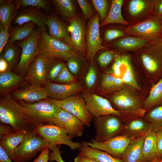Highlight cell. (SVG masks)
Listing matches in <instances>:
<instances>
[{"label":"cell","mask_w":162,"mask_h":162,"mask_svg":"<svg viewBox=\"0 0 162 162\" xmlns=\"http://www.w3.org/2000/svg\"><path fill=\"white\" fill-rule=\"evenodd\" d=\"M1 123L8 124L12 128V132L28 131L39 125L28 109L16 102L8 94L0 99Z\"/></svg>","instance_id":"1"},{"label":"cell","mask_w":162,"mask_h":162,"mask_svg":"<svg viewBox=\"0 0 162 162\" xmlns=\"http://www.w3.org/2000/svg\"><path fill=\"white\" fill-rule=\"evenodd\" d=\"M135 62L140 66L153 84L162 78V41L152 40L133 52Z\"/></svg>","instance_id":"2"},{"label":"cell","mask_w":162,"mask_h":162,"mask_svg":"<svg viewBox=\"0 0 162 162\" xmlns=\"http://www.w3.org/2000/svg\"><path fill=\"white\" fill-rule=\"evenodd\" d=\"M134 89L124 85L113 93L109 100L113 108L121 114L143 117L146 111L143 109L144 101Z\"/></svg>","instance_id":"3"},{"label":"cell","mask_w":162,"mask_h":162,"mask_svg":"<svg viewBox=\"0 0 162 162\" xmlns=\"http://www.w3.org/2000/svg\"><path fill=\"white\" fill-rule=\"evenodd\" d=\"M46 141L49 149L52 151L57 146L64 145L72 150L78 149L81 146L79 142L73 141V137L69 136L64 128L51 124L38 125L33 130Z\"/></svg>","instance_id":"4"},{"label":"cell","mask_w":162,"mask_h":162,"mask_svg":"<svg viewBox=\"0 0 162 162\" xmlns=\"http://www.w3.org/2000/svg\"><path fill=\"white\" fill-rule=\"evenodd\" d=\"M38 45L40 53L48 58L67 61L71 56H78L72 46L51 37L46 32H42Z\"/></svg>","instance_id":"5"},{"label":"cell","mask_w":162,"mask_h":162,"mask_svg":"<svg viewBox=\"0 0 162 162\" xmlns=\"http://www.w3.org/2000/svg\"><path fill=\"white\" fill-rule=\"evenodd\" d=\"M46 147H48L47 143L43 137L33 130L28 131L17 147L13 161H30Z\"/></svg>","instance_id":"6"},{"label":"cell","mask_w":162,"mask_h":162,"mask_svg":"<svg viewBox=\"0 0 162 162\" xmlns=\"http://www.w3.org/2000/svg\"><path fill=\"white\" fill-rule=\"evenodd\" d=\"M42 32L41 29L39 28L30 37L18 43V46L22 49V52L19 62L14 71L20 75L27 73L35 58L40 53L38 43Z\"/></svg>","instance_id":"7"},{"label":"cell","mask_w":162,"mask_h":162,"mask_svg":"<svg viewBox=\"0 0 162 162\" xmlns=\"http://www.w3.org/2000/svg\"><path fill=\"white\" fill-rule=\"evenodd\" d=\"M154 0H123V16L130 25L148 18L153 14Z\"/></svg>","instance_id":"8"},{"label":"cell","mask_w":162,"mask_h":162,"mask_svg":"<svg viewBox=\"0 0 162 162\" xmlns=\"http://www.w3.org/2000/svg\"><path fill=\"white\" fill-rule=\"evenodd\" d=\"M120 117L109 115L94 118V124L96 133L93 139L98 142H104L121 135L123 122Z\"/></svg>","instance_id":"9"},{"label":"cell","mask_w":162,"mask_h":162,"mask_svg":"<svg viewBox=\"0 0 162 162\" xmlns=\"http://www.w3.org/2000/svg\"><path fill=\"white\" fill-rule=\"evenodd\" d=\"M124 31L128 35L151 40L160 39L162 38V21L160 17L153 14L142 22L126 26Z\"/></svg>","instance_id":"10"},{"label":"cell","mask_w":162,"mask_h":162,"mask_svg":"<svg viewBox=\"0 0 162 162\" xmlns=\"http://www.w3.org/2000/svg\"><path fill=\"white\" fill-rule=\"evenodd\" d=\"M48 98L56 105L76 117L87 127L90 126L93 117L87 110L82 95L78 94L61 100Z\"/></svg>","instance_id":"11"},{"label":"cell","mask_w":162,"mask_h":162,"mask_svg":"<svg viewBox=\"0 0 162 162\" xmlns=\"http://www.w3.org/2000/svg\"><path fill=\"white\" fill-rule=\"evenodd\" d=\"M19 104L26 108L32 116L40 125L51 124L55 114L61 108L47 98L33 104L20 101Z\"/></svg>","instance_id":"12"},{"label":"cell","mask_w":162,"mask_h":162,"mask_svg":"<svg viewBox=\"0 0 162 162\" xmlns=\"http://www.w3.org/2000/svg\"><path fill=\"white\" fill-rule=\"evenodd\" d=\"M87 110L93 118L109 115L121 117V113L115 110L107 99L95 94L84 91L82 95Z\"/></svg>","instance_id":"13"},{"label":"cell","mask_w":162,"mask_h":162,"mask_svg":"<svg viewBox=\"0 0 162 162\" xmlns=\"http://www.w3.org/2000/svg\"><path fill=\"white\" fill-rule=\"evenodd\" d=\"M133 139L121 135L104 142H98L92 139L88 144L91 148L105 152L115 158L122 159L126 148Z\"/></svg>","instance_id":"14"},{"label":"cell","mask_w":162,"mask_h":162,"mask_svg":"<svg viewBox=\"0 0 162 162\" xmlns=\"http://www.w3.org/2000/svg\"><path fill=\"white\" fill-rule=\"evenodd\" d=\"M100 27L99 16L96 14L89 20L86 32L87 57L91 62L98 51L106 49L102 44Z\"/></svg>","instance_id":"15"},{"label":"cell","mask_w":162,"mask_h":162,"mask_svg":"<svg viewBox=\"0 0 162 162\" xmlns=\"http://www.w3.org/2000/svg\"><path fill=\"white\" fill-rule=\"evenodd\" d=\"M51 124L63 128L72 137H81L85 126L76 117L61 108L55 115Z\"/></svg>","instance_id":"16"},{"label":"cell","mask_w":162,"mask_h":162,"mask_svg":"<svg viewBox=\"0 0 162 162\" xmlns=\"http://www.w3.org/2000/svg\"><path fill=\"white\" fill-rule=\"evenodd\" d=\"M43 87L48 97L60 100L78 94L82 90L81 84L76 81L69 84H63L53 83L47 80Z\"/></svg>","instance_id":"17"},{"label":"cell","mask_w":162,"mask_h":162,"mask_svg":"<svg viewBox=\"0 0 162 162\" xmlns=\"http://www.w3.org/2000/svg\"><path fill=\"white\" fill-rule=\"evenodd\" d=\"M47 58L40 53L35 58L27 72L26 79L31 85L44 87L47 80L46 62Z\"/></svg>","instance_id":"18"},{"label":"cell","mask_w":162,"mask_h":162,"mask_svg":"<svg viewBox=\"0 0 162 162\" xmlns=\"http://www.w3.org/2000/svg\"><path fill=\"white\" fill-rule=\"evenodd\" d=\"M120 78L124 83L135 90H141L135 74L132 56L128 52L120 54Z\"/></svg>","instance_id":"19"},{"label":"cell","mask_w":162,"mask_h":162,"mask_svg":"<svg viewBox=\"0 0 162 162\" xmlns=\"http://www.w3.org/2000/svg\"><path fill=\"white\" fill-rule=\"evenodd\" d=\"M151 41L148 39L127 35L115 40L111 44L117 54L137 50Z\"/></svg>","instance_id":"20"},{"label":"cell","mask_w":162,"mask_h":162,"mask_svg":"<svg viewBox=\"0 0 162 162\" xmlns=\"http://www.w3.org/2000/svg\"><path fill=\"white\" fill-rule=\"evenodd\" d=\"M45 23L47 26L50 37L66 43L74 48L67 28L56 16L54 15L46 16Z\"/></svg>","instance_id":"21"},{"label":"cell","mask_w":162,"mask_h":162,"mask_svg":"<svg viewBox=\"0 0 162 162\" xmlns=\"http://www.w3.org/2000/svg\"><path fill=\"white\" fill-rule=\"evenodd\" d=\"M67 28L68 32L70 33L74 49L76 52L79 51L84 54L86 51L85 30L82 21L78 18L70 20V24Z\"/></svg>","instance_id":"22"},{"label":"cell","mask_w":162,"mask_h":162,"mask_svg":"<svg viewBox=\"0 0 162 162\" xmlns=\"http://www.w3.org/2000/svg\"><path fill=\"white\" fill-rule=\"evenodd\" d=\"M13 96L17 100L27 103L37 102L48 98L43 87L32 85L14 91Z\"/></svg>","instance_id":"23"},{"label":"cell","mask_w":162,"mask_h":162,"mask_svg":"<svg viewBox=\"0 0 162 162\" xmlns=\"http://www.w3.org/2000/svg\"><path fill=\"white\" fill-rule=\"evenodd\" d=\"M141 117L136 116L123 123L122 135L135 138L152 130L150 124Z\"/></svg>","instance_id":"24"},{"label":"cell","mask_w":162,"mask_h":162,"mask_svg":"<svg viewBox=\"0 0 162 162\" xmlns=\"http://www.w3.org/2000/svg\"><path fill=\"white\" fill-rule=\"evenodd\" d=\"M46 17L32 9H26L20 11L15 16L13 21L14 24L21 25L32 22L40 28L42 32H46L45 21Z\"/></svg>","instance_id":"25"},{"label":"cell","mask_w":162,"mask_h":162,"mask_svg":"<svg viewBox=\"0 0 162 162\" xmlns=\"http://www.w3.org/2000/svg\"><path fill=\"white\" fill-rule=\"evenodd\" d=\"M145 134L131 140L126 148L122 159L124 162H145L142 148Z\"/></svg>","instance_id":"26"},{"label":"cell","mask_w":162,"mask_h":162,"mask_svg":"<svg viewBox=\"0 0 162 162\" xmlns=\"http://www.w3.org/2000/svg\"><path fill=\"white\" fill-rule=\"evenodd\" d=\"M27 131L12 132L8 134L0 136V146L13 160L16 149L23 140Z\"/></svg>","instance_id":"27"},{"label":"cell","mask_w":162,"mask_h":162,"mask_svg":"<svg viewBox=\"0 0 162 162\" xmlns=\"http://www.w3.org/2000/svg\"><path fill=\"white\" fill-rule=\"evenodd\" d=\"M78 149L80 151L78 155L93 158L100 162H124L122 159L115 158L105 152L91 148L85 141L82 142Z\"/></svg>","instance_id":"28"},{"label":"cell","mask_w":162,"mask_h":162,"mask_svg":"<svg viewBox=\"0 0 162 162\" xmlns=\"http://www.w3.org/2000/svg\"><path fill=\"white\" fill-rule=\"evenodd\" d=\"M123 0H112L110 9L105 20L100 27L110 24H118L127 26L130 24L124 20L122 14Z\"/></svg>","instance_id":"29"},{"label":"cell","mask_w":162,"mask_h":162,"mask_svg":"<svg viewBox=\"0 0 162 162\" xmlns=\"http://www.w3.org/2000/svg\"><path fill=\"white\" fill-rule=\"evenodd\" d=\"M142 149L145 162H152L157 158V136L155 131L151 130L146 133Z\"/></svg>","instance_id":"30"},{"label":"cell","mask_w":162,"mask_h":162,"mask_svg":"<svg viewBox=\"0 0 162 162\" xmlns=\"http://www.w3.org/2000/svg\"><path fill=\"white\" fill-rule=\"evenodd\" d=\"M22 76L8 70L0 74V92L2 96L19 85L23 81Z\"/></svg>","instance_id":"31"},{"label":"cell","mask_w":162,"mask_h":162,"mask_svg":"<svg viewBox=\"0 0 162 162\" xmlns=\"http://www.w3.org/2000/svg\"><path fill=\"white\" fill-rule=\"evenodd\" d=\"M162 105V78L157 82L153 84L149 94L144 101L143 109L146 110Z\"/></svg>","instance_id":"32"},{"label":"cell","mask_w":162,"mask_h":162,"mask_svg":"<svg viewBox=\"0 0 162 162\" xmlns=\"http://www.w3.org/2000/svg\"><path fill=\"white\" fill-rule=\"evenodd\" d=\"M124 85L120 77H117L108 71L101 77L100 87L103 92L109 93L120 89Z\"/></svg>","instance_id":"33"},{"label":"cell","mask_w":162,"mask_h":162,"mask_svg":"<svg viewBox=\"0 0 162 162\" xmlns=\"http://www.w3.org/2000/svg\"><path fill=\"white\" fill-rule=\"evenodd\" d=\"M35 24L30 22L19 26L11 32V38L8 44H13L16 41H22L31 36L34 31Z\"/></svg>","instance_id":"34"},{"label":"cell","mask_w":162,"mask_h":162,"mask_svg":"<svg viewBox=\"0 0 162 162\" xmlns=\"http://www.w3.org/2000/svg\"><path fill=\"white\" fill-rule=\"evenodd\" d=\"M0 1V24L5 29L8 30L16 10L15 5L11 1Z\"/></svg>","instance_id":"35"},{"label":"cell","mask_w":162,"mask_h":162,"mask_svg":"<svg viewBox=\"0 0 162 162\" xmlns=\"http://www.w3.org/2000/svg\"><path fill=\"white\" fill-rule=\"evenodd\" d=\"M144 119L155 132L162 128V105L155 106L145 114Z\"/></svg>","instance_id":"36"},{"label":"cell","mask_w":162,"mask_h":162,"mask_svg":"<svg viewBox=\"0 0 162 162\" xmlns=\"http://www.w3.org/2000/svg\"><path fill=\"white\" fill-rule=\"evenodd\" d=\"M1 54V56L7 63L9 70L11 71L14 69L19 63V53L17 46L13 43L8 44Z\"/></svg>","instance_id":"37"},{"label":"cell","mask_w":162,"mask_h":162,"mask_svg":"<svg viewBox=\"0 0 162 162\" xmlns=\"http://www.w3.org/2000/svg\"><path fill=\"white\" fill-rule=\"evenodd\" d=\"M57 10L69 20L76 18V12L73 1L71 0L52 1Z\"/></svg>","instance_id":"38"},{"label":"cell","mask_w":162,"mask_h":162,"mask_svg":"<svg viewBox=\"0 0 162 162\" xmlns=\"http://www.w3.org/2000/svg\"><path fill=\"white\" fill-rule=\"evenodd\" d=\"M56 59L47 58L46 62V78L47 80L51 82L55 81L64 64L63 62Z\"/></svg>","instance_id":"39"},{"label":"cell","mask_w":162,"mask_h":162,"mask_svg":"<svg viewBox=\"0 0 162 162\" xmlns=\"http://www.w3.org/2000/svg\"><path fill=\"white\" fill-rule=\"evenodd\" d=\"M92 4L101 20L103 21L106 17L109 11L111 1L107 0H92Z\"/></svg>","instance_id":"40"},{"label":"cell","mask_w":162,"mask_h":162,"mask_svg":"<svg viewBox=\"0 0 162 162\" xmlns=\"http://www.w3.org/2000/svg\"><path fill=\"white\" fill-rule=\"evenodd\" d=\"M17 7H26L31 6L37 8H43L46 11H48L50 5L48 2L45 0H21L16 1Z\"/></svg>","instance_id":"41"},{"label":"cell","mask_w":162,"mask_h":162,"mask_svg":"<svg viewBox=\"0 0 162 162\" xmlns=\"http://www.w3.org/2000/svg\"><path fill=\"white\" fill-rule=\"evenodd\" d=\"M54 81L56 83L67 84L76 81L74 75L64 64L62 70Z\"/></svg>","instance_id":"42"},{"label":"cell","mask_w":162,"mask_h":162,"mask_svg":"<svg viewBox=\"0 0 162 162\" xmlns=\"http://www.w3.org/2000/svg\"><path fill=\"white\" fill-rule=\"evenodd\" d=\"M117 55L112 50L105 51L98 56L97 62L102 68H105L114 61Z\"/></svg>","instance_id":"43"},{"label":"cell","mask_w":162,"mask_h":162,"mask_svg":"<svg viewBox=\"0 0 162 162\" xmlns=\"http://www.w3.org/2000/svg\"><path fill=\"white\" fill-rule=\"evenodd\" d=\"M125 27L123 28L107 29L104 34V40L107 42H110L128 35L124 31Z\"/></svg>","instance_id":"44"},{"label":"cell","mask_w":162,"mask_h":162,"mask_svg":"<svg viewBox=\"0 0 162 162\" xmlns=\"http://www.w3.org/2000/svg\"><path fill=\"white\" fill-rule=\"evenodd\" d=\"M97 79L96 69L94 65H91L89 68L85 78V83L87 88L89 89H92L96 84Z\"/></svg>","instance_id":"45"},{"label":"cell","mask_w":162,"mask_h":162,"mask_svg":"<svg viewBox=\"0 0 162 162\" xmlns=\"http://www.w3.org/2000/svg\"><path fill=\"white\" fill-rule=\"evenodd\" d=\"M78 56H73L67 61V66L71 73L74 75H77L80 72L81 64Z\"/></svg>","instance_id":"46"},{"label":"cell","mask_w":162,"mask_h":162,"mask_svg":"<svg viewBox=\"0 0 162 162\" xmlns=\"http://www.w3.org/2000/svg\"><path fill=\"white\" fill-rule=\"evenodd\" d=\"M85 20H90L93 16L94 10L88 2L85 0H77Z\"/></svg>","instance_id":"47"},{"label":"cell","mask_w":162,"mask_h":162,"mask_svg":"<svg viewBox=\"0 0 162 162\" xmlns=\"http://www.w3.org/2000/svg\"><path fill=\"white\" fill-rule=\"evenodd\" d=\"M8 30L5 29L3 26L0 25V54H1L8 43V39L11 34L8 32Z\"/></svg>","instance_id":"48"},{"label":"cell","mask_w":162,"mask_h":162,"mask_svg":"<svg viewBox=\"0 0 162 162\" xmlns=\"http://www.w3.org/2000/svg\"><path fill=\"white\" fill-rule=\"evenodd\" d=\"M60 146V145H58L51 151L52 152H50L49 161L50 162H65L61 156V152L59 150Z\"/></svg>","instance_id":"49"},{"label":"cell","mask_w":162,"mask_h":162,"mask_svg":"<svg viewBox=\"0 0 162 162\" xmlns=\"http://www.w3.org/2000/svg\"><path fill=\"white\" fill-rule=\"evenodd\" d=\"M157 146V158L162 159V128L156 132Z\"/></svg>","instance_id":"50"},{"label":"cell","mask_w":162,"mask_h":162,"mask_svg":"<svg viewBox=\"0 0 162 162\" xmlns=\"http://www.w3.org/2000/svg\"><path fill=\"white\" fill-rule=\"evenodd\" d=\"M50 150L48 147L46 148L32 162H48L49 160Z\"/></svg>","instance_id":"51"},{"label":"cell","mask_w":162,"mask_h":162,"mask_svg":"<svg viewBox=\"0 0 162 162\" xmlns=\"http://www.w3.org/2000/svg\"><path fill=\"white\" fill-rule=\"evenodd\" d=\"M153 14L159 17L162 15V0H154Z\"/></svg>","instance_id":"52"},{"label":"cell","mask_w":162,"mask_h":162,"mask_svg":"<svg viewBox=\"0 0 162 162\" xmlns=\"http://www.w3.org/2000/svg\"><path fill=\"white\" fill-rule=\"evenodd\" d=\"M12 132V128L8 124L0 123V136L8 134Z\"/></svg>","instance_id":"53"},{"label":"cell","mask_w":162,"mask_h":162,"mask_svg":"<svg viewBox=\"0 0 162 162\" xmlns=\"http://www.w3.org/2000/svg\"><path fill=\"white\" fill-rule=\"evenodd\" d=\"M74 162H100L98 160L90 157L78 155L74 159Z\"/></svg>","instance_id":"54"},{"label":"cell","mask_w":162,"mask_h":162,"mask_svg":"<svg viewBox=\"0 0 162 162\" xmlns=\"http://www.w3.org/2000/svg\"><path fill=\"white\" fill-rule=\"evenodd\" d=\"M3 148L0 146V162H12Z\"/></svg>","instance_id":"55"},{"label":"cell","mask_w":162,"mask_h":162,"mask_svg":"<svg viewBox=\"0 0 162 162\" xmlns=\"http://www.w3.org/2000/svg\"><path fill=\"white\" fill-rule=\"evenodd\" d=\"M9 70L8 64L5 59L1 56L0 58V74Z\"/></svg>","instance_id":"56"},{"label":"cell","mask_w":162,"mask_h":162,"mask_svg":"<svg viewBox=\"0 0 162 162\" xmlns=\"http://www.w3.org/2000/svg\"><path fill=\"white\" fill-rule=\"evenodd\" d=\"M162 159L159 158H156L152 162H160V161Z\"/></svg>","instance_id":"57"},{"label":"cell","mask_w":162,"mask_h":162,"mask_svg":"<svg viewBox=\"0 0 162 162\" xmlns=\"http://www.w3.org/2000/svg\"><path fill=\"white\" fill-rule=\"evenodd\" d=\"M161 21H162V15H161V16H160Z\"/></svg>","instance_id":"58"},{"label":"cell","mask_w":162,"mask_h":162,"mask_svg":"<svg viewBox=\"0 0 162 162\" xmlns=\"http://www.w3.org/2000/svg\"><path fill=\"white\" fill-rule=\"evenodd\" d=\"M160 162H162V159L161 160Z\"/></svg>","instance_id":"59"},{"label":"cell","mask_w":162,"mask_h":162,"mask_svg":"<svg viewBox=\"0 0 162 162\" xmlns=\"http://www.w3.org/2000/svg\"><path fill=\"white\" fill-rule=\"evenodd\" d=\"M160 40H161V41H162V38H161L160 39Z\"/></svg>","instance_id":"60"}]
</instances>
